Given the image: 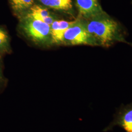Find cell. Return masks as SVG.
Segmentation results:
<instances>
[{
    "label": "cell",
    "mask_w": 132,
    "mask_h": 132,
    "mask_svg": "<svg viewBox=\"0 0 132 132\" xmlns=\"http://www.w3.org/2000/svg\"><path fill=\"white\" fill-rule=\"evenodd\" d=\"M78 16L83 19H90L104 11L99 0H76Z\"/></svg>",
    "instance_id": "obj_5"
},
{
    "label": "cell",
    "mask_w": 132,
    "mask_h": 132,
    "mask_svg": "<svg viewBox=\"0 0 132 132\" xmlns=\"http://www.w3.org/2000/svg\"><path fill=\"white\" fill-rule=\"evenodd\" d=\"M62 44L71 46L86 45L97 46L94 38L86 29L83 20L79 17L72 21L67 29L64 34Z\"/></svg>",
    "instance_id": "obj_2"
},
{
    "label": "cell",
    "mask_w": 132,
    "mask_h": 132,
    "mask_svg": "<svg viewBox=\"0 0 132 132\" xmlns=\"http://www.w3.org/2000/svg\"><path fill=\"white\" fill-rule=\"evenodd\" d=\"M9 47V37L7 33L0 28V50L5 51Z\"/></svg>",
    "instance_id": "obj_10"
},
{
    "label": "cell",
    "mask_w": 132,
    "mask_h": 132,
    "mask_svg": "<svg viewBox=\"0 0 132 132\" xmlns=\"http://www.w3.org/2000/svg\"><path fill=\"white\" fill-rule=\"evenodd\" d=\"M82 19L97 46L109 47L116 43L128 44L122 26L105 11L90 19Z\"/></svg>",
    "instance_id": "obj_1"
},
{
    "label": "cell",
    "mask_w": 132,
    "mask_h": 132,
    "mask_svg": "<svg viewBox=\"0 0 132 132\" xmlns=\"http://www.w3.org/2000/svg\"><path fill=\"white\" fill-rule=\"evenodd\" d=\"M27 14L50 26L56 20L47 9L39 5H33L28 10Z\"/></svg>",
    "instance_id": "obj_7"
},
{
    "label": "cell",
    "mask_w": 132,
    "mask_h": 132,
    "mask_svg": "<svg viewBox=\"0 0 132 132\" xmlns=\"http://www.w3.org/2000/svg\"><path fill=\"white\" fill-rule=\"evenodd\" d=\"M72 21L56 19L52 23L50 26L52 42L57 44H62L64 34L72 24Z\"/></svg>",
    "instance_id": "obj_6"
},
{
    "label": "cell",
    "mask_w": 132,
    "mask_h": 132,
    "mask_svg": "<svg viewBox=\"0 0 132 132\" xmlns=\"http://www.w3.org/2000/svg\"><path fill=\"white\" fill-rule=\"evenodd\" d=\"M1 78V71H0V79Z\"/></svg>",
    "instance_id": "obj_12"
},
{
    "label": "cell",
    "mask_w": 132,
    "mask_h": 132,
    "mask_svg": "<svg viewBox=\"0 0 132 132\" xmlns=\"http://www.w3.org/2000/svg\"><path fill=\"white\" fill-rule=\"evenodd\" d=\"M128 44H129V45H130L131 47H132V43H128Z\"/></svg>",
    "instance_id": "obj_11"
},
{
    "label": "cell",
    "mask_w": 132,
    "mask_h": 132,
    "mask_svg": "<svg viewBox=\"0 0 132 132\" xmlns=\"http://www.w3.org/2000/svg\"><path fill=\"white\" fill-rule=\"evenodd\" d=\"M21 27L26 34L34 42L39 44L52 42L51 26L42 21L26 14L21 21Z\"/></svg>",
    "instance_id": "obj_3"
},
{
    "label": "cell",
    "mask_w": 132,
    "mask_h": 132,
    "mask_svg": "<svg viewBox=\"0 0 132 132\" xmlns=\"http://www.w3.org/2000/svg\"><path fill=\"white\" fill-rule=\"evenodd\" d=\"M116 126L121 128L126 132H132V102L127 105L121 104L117 109L113 121L103 131L108 132Z\"/></svg>",
    "instance_id": "obj_4"
},
{
    "label": "cell",
    "mask_w": 132,
    "mask_h": 132,
    "mask_svg": "<svg viewBox=\"0 0 132 132\" xmlns=\"http://www.w3.org/2000/svg\"><path fill=\"white\" fill-rule=\"evenodd\" d=\"M10 1L13 10L17 13H22L33 5L34 0H10Z\"/></svg>",
    "instance_id": "obj_9"
},
{
    "label": "cell",
    "mask_w": 132,
    "mask_h": 132,
    "mask_svg": "<svg viewBox=\"0 0 132 132\" xmlns=\"http://www.w3.org/2000/svg\"><path fill=\"white\" fill-rule=\"evenodd\" d=\"M43 5L56 10L71 13L73 10L72 0H39Z\"/></svg>",
    "instance_id": "obj_8"
}]
</instances>
